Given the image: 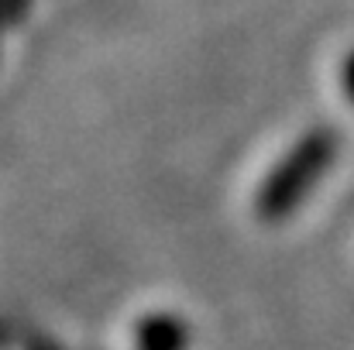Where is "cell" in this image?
I'll return each instance as SVG.
<instances>
[{
  "label": "cell",
  "instance_id": "1",
  "mask_svg": "<svg viewBox=\"0 0 354 350\" xmlns=\"http://www.w3.org/2000/svg\"><path fill=\"white\" fill-rule=\"evenodd\" d=\"M341 151V137L317 124L306 127L303 134H296L286 151L268 165L265 179L254 189V217L261 224H286L292 220L310 200L313 193L324 186L327 172L334 168Z\"/></svg>",
  "mask_w": 354,
  "mask_h": 350
},
{
  "label": "cell",
  "instance_id": "2",
  "mask_svg": "<svg viewBox=\"0 0 354 350\" xmlns=\"http://www.w3.org/2000/svg\"><path fill=\"white\" fill-rule=\"evenodd\" d=\"M193 330L172 309H155L138 320L134 327V350H189Z\"/></svg>",
  "mask_w": 354,
  "mask_h": 350
},
{
  "label": "cell",
  "instance_id": "3",
  "mask_svg": "<svg viewBox=\"0 0 354 350\" xmlns=\"http://www.w3.org/2000/svg\"><path fill=\"white\" fill-rule=\"evenodd\" d=\"M337 83H341V93H344V100L354 107V45L344 52V59H341V69H337Z\"/></svg>",
  "mask_w": 354,
  "mask_h": 350
}]
</instances>
